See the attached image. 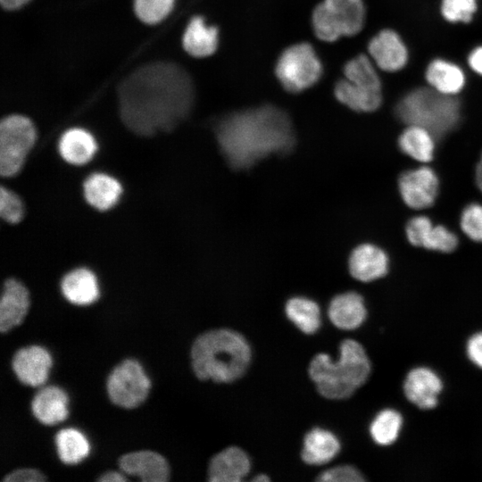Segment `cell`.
Segmentation results:
<instances>
[{"label": "cell", "instance_id": "obj_3", "mask_svg": "<svg viewBox=\"0 0 482 482\" xmlns=\"http://www.w3.org/2000/svg\"><path fill=\"white\" fill-rule=\"evenodd\" d=\"M251 360V349L245 338L228 328L201 334L191 347L192 368L202 380L231 383L241 378Z\"/></svg>", "mask_w": 482, "mask_h": 482}, {"label": "cell", "instance_id": "obj_4", "mask_svg": "<svg viewBox=\"0 0 482 482\" xmlns=\"http://www.w3.org/2000/svg\"><path fill=\"white\" fill-rule=\"evenodd\" d=\"M339 359L319 353L309 365V375L318 392L328 399H344L367 380L370 362L362 345L353 339L344 340L339 346Z\"/></svg>", "mask_w": 482, "mask_h": 482}, {"label": "cell", "instance_id": "obj_39", "mask_svg": "<svg viewBox=\"0 0 482 482\" xmlns=\"http://www.w3.org/2000/svg\"><path fill=\"white\" fill-rule=\"evenodd\" d=\"M467 354L473 363L482 368V332L473 335L469 339Z\"/></svg>", "mask_w": 482, "mask_h": 482}, {"label": "cell", "instance_id": "obj_42", "mask_svg": "<svg viewBox=\"0 0 482 482\" xmlns=\"http://www.w3.org/2000/svg\"><path fill=\"white\" fill-rule=\"evenodd\" d=\"M30 0H0L2 7L6 11H17L26 6Z\"/></svg>", "mask_w": 482, "mask_h": 482}, {"label": "cell", "instance_id": "obj_36", "mask_svg": "<svg viewBox=\"0 0 482 482\" xmlns=\"http://www.w3.org/2000/svg\"><path fill=\"white\" fill-rule=\"evenodd\" d=\"M321 482H361L364 480L362 474L350 465L337 466L321 472L316 478Z\"/></svg>", "mask_w": 482, "mask_h": 482}, {"label": "cell", "instance_id": "obj_16", "mask_svg": "<svg viewBox=\"0 0 482 482\" xmlns=\"http://www.w3.org/2000/svg\"><path fill=\"white\" fill-rule=\"evenodd\" d=\"M184 51L195 58L212 55L219 45V30L206 23L201 15H195L188 21L181 38Z\"/></svg>", "mask_w": 482, "mask_h": 482}, {"label": "cell", "instance_id": "obj_24", "mask_svg": "<svg viewBox=\"0 0 482 482\" xmlns=\"http://www.w3.org/2000/svg\"><path fill=\"white\" fill-rule=\"evenodd\" d=\"M61 291L69 302L77 305L90 304L99 297L96 277L86 268L75 269L64 275Z\"/></svg>", "mask_w": 482, "mask_h": 482}, {"label": "cell", "instance_id": "obj_18", "mask_svg": "<svg viewBox=\"0 0 482 482\" xmlns=\"http://www.w3.org/2000/svg\"><path fill=\"white\" fill-rule=\"evenodd\" d=\"M250 460L239 447H228L212 457L209 463L211 482H239L250 471Z\"/></svg>", "mask_w": 482, "mask_h": 482}, {"label": "cell", "instance_id": "obj_30", "mask_svg": "<svg viewBox=\"0 0 482 482\" xmlns=\"http://www.w3.org/2000/svg\"><path fill=\"white\" fill-rule=\"evenodd\" d=\"M403 420L400 413L386 409L377 414L370 426L372 439L380 445H388L398 437Z\"/></svg>", "mask_w": 482, "mask_h": 482}, {"label": "cell", "instance_id": "obj_29", "mask_svg": "<svg viewBox=\"0 0 482 482\" xmlns=\"http://www.w3.org/2000/svg\"><path fill=\"white\" fill-rule=\"evenodd\" d=\"M59 459L65 464L81 461L89 452L86 436L78 429L66 428L59 430L54 437Z\"/></svg>", "mask_w": 482, "mask_h": 482}, {"label": "cell", "instance_id": "obj_32", "mask_svg": "<svg viewBox=\"0 0 482 482\" xmlns=\"http://www.w3.org/2000/svg\"><path fill=\"white\" fill-rule=\"evenodd\" d=\"M478 10V0H441L440 13L450 23H470Z\"/></svg>", "mask_w": 482, "mask_h": 482}, {"label": "cell", "instance_id": "obj_44", "mask_svg": "<svg viewBox=\"0 0 482 482\" xmlns=\"http://www.w3.org/2000/svg\"><path fill=\"white\" fill-rule=\"evenodd\" d=\"M253 481H269L270 480V478L267 477L266 475H263V474H260L258 476H256L255 478H253Z\"/></svg>", "mask_w": 482, "mask_h": 482}, {"label": "cell", "instance_id": "obj_14", "mask_svg": "<svg viewBox=\"0 0 482 482\" xmlns=\"http://www.w3.org/2000/svg\"><path fill=\"white\" fill-rule=\"evenodd\" d=\"M120 470L143 482H165L170 478L167 461L160 453L142 450L126 453L118 461Z\"/></svg>", "mask_w": 482, "mask_h": 482}, {"label": "cell", "instance_id": "obj_34", "mask_svg": "<svg viewBox=\"0 0 482 482\" xmlns=\"http://www.w3.org/2000/svg\"><path fill=\"white\" fill-rule=\"evenodd\" d=\"M458 245L454 233L445 226L437 225L429 230L422 247L445 253L453 251Z\"/></svg>", "mask_w": 482, "mask_h": 482}, {"label": "cell", "instance_id": "obj_5", "mask_svg": "<svg viewBox=\"0 0 482 482\" xmlns=\"http://www.w3.org/2000/svg\"><path fill=\"white\" fill-rule=\"evenodd\" d=\"M395 115L406 125H418L435 137H442L457 127L461 103L457 96L441 94L430 87L409 91L395 105Z\"/></svg>", "mask_w": 482, "mask_h": 482}, {"label": "cell", "instance_id": "obj_19", "mask_svg": "<svg viewBox=\"0 0 482 482\" xmlns=\"http://www.w3.org/2000/svg\"><path fill=\"white\" fill-rule=\"evenodd\" d=\"M388 270L386 253L371 244L357 246L349 258L351 275L362 282H370L385 276Z\"/></svg>", "mask_w": 482, "mask_h": 482}, {"label": "cell", "instance_id": "obj_23", "mask_svg": "<svg viewBox=\"0 0 482 482\" xmlns=\"http://www.w3.org/2000/svg\"><path fill=\"white\" fill-rule=\"evenodd\" d=\"M328 313L337 328L350 330L362 324L367 312L362 295L355 292H346L331 300Z\"/></svg>", "mask_w": 482, "mask_h": 482}, {"label": "cell", "instance_id": "obj_11", "mask_svg": "<svg viewBox=\"0 0 482 482\" xmlns=\"http://www.w3.org/2000/svg\"><path fill=\"white\" fill-rule=\"evenodd\" d=\"M368 55L377 68L384 72H397L409 60L407 46L392 29H383L373 36L367 46Z\"/></svg>", "mask_w": 482, "mask_h": 482}, {"label": "cell", "instance_id": "obj_10", "mask_svg": "<svg viewBox=\"0 0 482 482\" xmlns=\"http://www.w3.org/2000/svg\"><path fill=\"white\" fill-rule=\"evenodd\" d=\"M150 386L143 367L133 359L124 360L114 367L106 381L111 402L127 409L140 405L147 397Z\"/></svg>", "mask_w": 482, "mask_h": 482}, {"label": "cell", "instance_id": "obj_8", "mask_svg": "<svg viewBox=\"0 0 482 482\" xmlns=\"http://www.w3.org/2000/svg\"><path fill=\"white\" fill-rule=\"evenodd\" d=\"M322 70V63L312 46L301 42L281 53L275 66V74L285 90L300 93L320 80Z\"/></svg>", "mask_w": 482, "mask_h": 482}, {"label": "cell", "instance_id": "obj_25", "mask_svg": "<svg viewBox=\"0 0 482 482\" xmlns=\"http://www.w3.org/2000/svg\"><path fill=\"white\" fill-rule=\"evenodd\" d=\"M83 193L88 204L99 211H107L119 201L122 193L120 183L104 173H94L83 183Z\"/></svg>", "mask_w": 482, "mask_h": 482}, {"label": "cell", "instance_id": "obj_21", "mask_svg": "<svg viewBox=\"0 0 482 482\" xmlns=\"http://www.w3.org/2000/svg\"><path fill=\"white\" fill-rule=\"evenodd\" d=\"M68 396L56 386L40 388L31 401L34 417L42 424L54 425L64 420L68 415Z\"/></svg>", "mask_w": 482, "mask_h": 482}, {"label": "cell", "instance_id": "obj_17", "mask_svg": "<svg viewBox=\"0 0 482 482\" xmlns=\"http://www.w3.org/2000/svg\"><path fill=\"white\" fill-rule=\"evenodd\" d=\"M29 306L26 287L15 278L4 281L0 301V331L5 333L19 325Z\"/></svg>", "mask_w": 482, "mask_h": 482}, {"label": "cell", "instance_id": "obj_38", "mask_svg": "<svg viewBox=\"0 0 482 482\" xmlns=\"http://www.w3.org/2000/svg\"><path fill=\"white\" fill-rule=\"evenodd\" d=\"M46 480L43 473L36 469L22 468L4 476V482H42Z\"/></svg>", "mask_w": 482, "mask_h": 482}, {"label": "cell", "instance_id": "obj_43", "mask_svg": "<svg viewBox=\"0 0 482 482\" xmlns=\"http://www.w3.org/2000/svg\"><path fill=\"white\" fill-rule=\"evenodd\" d=\"M476 182L479 189L482 191V154L476 170Z\"/></svg>", "mask_w": 482, "mask_h": 482}, {"label": "cell", "instance_id": "obj_31", "mask_svg": "<svg viewBox=\"0 0 482 482\" xmlns=\"http://www.w3.org/2000/svg\"><path fill=\"white\" fill-rule=\"evenodd\" d=\"M176 0H133L136 17L146 25H156L171 13Z\"/></svg>", "mask_w": 482, "mask_h": 482}, {"label": "cell", "instance_id": "obj_7", "mask_svg": "<svg viewBox=\"0 0 482 482\" xmlns=\"http://www.w3.org/2000/svg\"><path fill=\"white\" fill-rule=\"evenodd\" d=\"M365 19L363 0H323L312 12V25L320 40L330 43L360 33Z\"/></svg>", "mask_w": 482, "mask_h": 482}, {"label": "cell", "instance_id": "obj_20", "mask_svg": "<svg viewBox=\"0 0 482 482\" xmlns=\"http://www.w3.org/2000/svg\"><path fill=\"white\" fill-rule=\"evenodd\" d=\"M424 76L428 87L446 96H457L466 84V76L461 67L444 58L432 60Z\"/></svg>", "mask_w": 482, "mask_h": 482}, {"label": "cell", "instance_id": "obj_22", "mask_svg": "<svg viewBox=\"0 0 482 482\" xmlns=\"http://www.w3.org/2000/svg\"><path fill=\"white\" fill-rule=\"evenodd\" d=\"M62 158L72 165L87 163L97 150L94 136L85 129L74 127L65 130L58 142Z\"/></svg>", "mask_w": 482, "mask_h": 482}, {"label": "cell", "instance_id": "obj_9", "mask_svg": "<svg viewBox=\"0 0 482 482\" xmlns=\"http://www.w3.org/2000/svg\"><path fill=\"white\" fill-rule=\"evenodd\" d=\"M37 140V130L29 118L10 114L0 122V173L4 178L15 176Z\"/></svg>", "mask_w": 482, "mask_h": 482}, {"label": "cell", "instance_id": "obj_15", "mask_svg": "<svg viewBox=\"0 0 482 482\" xmlns=\"http://www.w3.org/2000/svg\"><path fill=\"white\" fill-rule=\"evenodd\" d=\"M442 381L431 370L419 367L411 370L404 381L403 391L407 399L420 409H432L437 403Z\"/></svg>", "mask_w": 482, "mask_h": 482}, {"label": "cell", "instance_id": "obj_12", "mask_svg": "<svg viewBox=\"0 0 482 482\" xmlns=\"http://www.w3.org/2000/svg\"><path fill=\"white\" fill-rule=\"evenodd\" d=\"M438 179L428 167L403 172L399 179V190L404 203L413 209L432 205L438 192Z\"/></svg>", "mask_w": 482, "mask_h": 482}, {"label": "cell", "instance_id": "obj_41", "mask_svg": "<svg viewBox=\"0 0 482 482\" xmlns=\"http://www.w3.org/2000/svg\"><path fill=\"white\" fill-rule=\"evenodd\" d=\"M97 481L101 482H124L127 481V478L120 472L110 470L101 474Z\"/></svg>", "mask_w": 482, "mask_h": 482}, {"label": "cell", "instance_id": "obj_33", "mask_svg": "<svg viewBox=\"0 0 482 482\" xmlns=\"http://www.w3.org/2000/svg\"><path fill=\"white\" fill-rule=\"evenodd\" d=\"M0 216L11 224L19 223L24 216V205L21 199L4 187L0 190Z\"/></svg>", "mask_w": 482, "mask_h": 482}, {"label": "cell", "instance_id": "obj_6", "mask_svg": "<svg viewBox=\"0 0 482 482\" xmlns=\"http://www.w3.org/2000/svg\"><path fill=\"white\" fill-rule=\"evenodd\" d=\"M378 68L368 54H360L344 66V78L334 87L338 102L353 111L371 112L383 101L382 83Z\"/></svg>", "mask_w": 482, "mask_h": 482}, {"label": "cell", "instance_id": "obj_27", "mask_svg": "<svg viewBox=\"0 0 482 482\" xmlns=\"http://www.w3.org/2000/svg\"><path fill=\"white\" fill-rule=\"evenodd\" d=\"M435 136L426 128L407 125L399 137L401 151L420 162L432 160L435 151Z\"/></svg>", "mask_w": 482, "mask_h": 482}, {"label": "cell", "instance_id": "obj_35", "mask_svg": "<svg viewBox=\"0 0 482 482\" xmlns=\"http://www.w3.org/2000/svg\"><path fill=\"white\" fill-rule=\"evenodd\" d=\"M461 227L472 240L482 242V205L470 204L462 211Z\"/></svg>", "mask_w": 482, "mask_h": 482}, {"label": "cell", "instance_id": "obj_37", "mask_svg": "<svg viewBox=\"0 0 482 482\" xmlns=\"http://www.w3.org/2000/svg\"><path fill=\"white\" fill-rule=\"evenodd\" d=\"M433 227L431 220L425 216L411 219L406 226V236L409 242L415 246H423L424 241Z\"/></svg>", "mask_w": 482, "mask_h": 482}, {"label": "cell", "instance_id": "obj_28", "mask_svg": "<svg viewBox=\"0 0 482 482\" xmlns=\"http://www.w3.org/2000/svg\"><path fill=\"white\" fill-rule=\"evenodd\" d=\"M287 318L303 333L313 334L320 326L319 305L306 297H293L286 303Z\"/></svg>", "mask_w": 482, "mask_h": 482}, {"label": "cell", "instance_id": "obj_13", "mask_svg": "<svg viewBox=\"0 0 482 482\" xmlns=\"http://www.w3.org/2000/svg\"><path fill=\"white\" fill-rule=\"evenodd\" d=\"M51 364L50 353L39 345L21 348L12 359V368L17 378L31 386H38L46 382Z\"/></svg>", "mask_w": 482, "mask_h": 482}, {"label": "cell", "instance_id": "obj_2", "mask_svg": "<svg viewBox=\"0 0 482 482\" xmlns=\"http://www.w3.org/2000/svg\"><path fill=\"white\" fill-rule=\"evenodd\" d=\"M215 134L221 154L237 170L273 154H289L295 144L290 117L272 104L228 113L216 123Z\"/></svg>", "mask_w": 482, "mask_h": 482}, {"label": "cell", "instance_id": "obj_26", "mask_svg": "<svg viewBox=\"0 0 482 482\" xmlns=\"http://www.w3.org/2000/svg\"><path fill=\"white\" fill-rule=\"evenodd\" d=\"M339 450L340 443L333 433L315 428L303 438L302 459L311 465H321L331 461Z\"/></svg>", "mask_w": 482, "mask_h": 482}, {"label": "cell", "instance_id": "obj_40", "mask_svg": "<svg viewBox=\"0 0 482 482\" xmlns=\"http://www.w3.org/2000/svg\"><path fill=\"white\" fill-rule=\"evenodd\" d=\"M467 62L475 73L482 76V46H478L470 51Z\"/></svg>", "mask_w": 482, "mask_h": 482}, {"label": "cell", "instance_id": "obj_1", "mask_svg": "<svg viewBox=\"0 0 482 482\" xmlns=\"http://www.w3.org/2000/svg\"><path fill=\"white\" fill-rule=\"evenodd\" d=\"M195 100L191 75L170 61L142 64L117 87L120 118L129 130L141 137L175 129L188 118Z\"/></svg>", "mask_w": 482, "mask_h": 482}]
</instances>
